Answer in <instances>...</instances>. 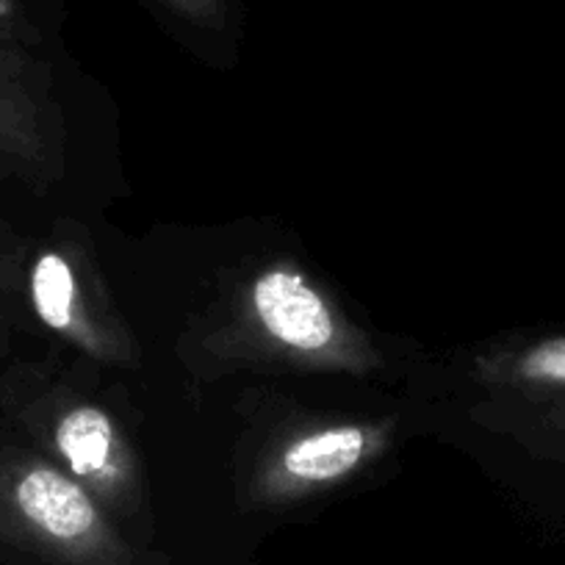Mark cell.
<instances>
[{
  "instance_id": "cell-5",
  "label": "cell",
  "mask_w": 565,
  "mask_h": 565,
  "mask_svg": "<svg viewBox=\"0 0 565 565\" xmlns=\"http://www.w3.org/2000/svg\"><path fill=\"white\" fill-rule=\"evenodd\" d=\"M34 306L42 322L53 330H67L73 322V302H75V280L70 264L56 253H47L36 260L34 277Z\"/></svg>"
},
{
  "instance_id": "cell-4",
  "label": "cell",
  "mask_w": 565,
  "mask_h": 565,
  "mask_svg": "<svg viewBox=\"0 0 565 565\" xmlns=\"http://www.w3.org/2000/svg\"><path fill=\"white\" fill-rule=\"evenodd\" d=\"M56 441L75 475H97L111 458V422L97 407H78L58 424Z\"/></svg>"
},
{
  "instance_id": "cell-1",
  "label": "cell",
  "mask_w": 565,
  "mask_h": 565,
  "mask_svg": "<svg viewBox=\"0 0 565 565\" xmlns=\"http://www.w3.org/2000/svg\"><path fill=\"white\" fill-rule=\"evenodd\" d=\"M253 300L266 330L297 350H322L333 339L328 308L295 271H266L255 282Z\"/></svg>"
},
{
  "instance_id": "cell-2",
  "label": "cell",
  "mask_w": 565,
  "mask_h": 565,
  "mask_svg": "<svg viewBox=\"0 0 565 565\" xmlns=\"http://www.w3.org/2000/svg\"><path fill=\"white\" fill-rule=\"evenodd\" d=\"M20 513L58 541H78L95 526V508L75 482L53 469H34L14 491Z\"/></svg>"
},
{
  "instance_id": "cell-6",
  "label": "cell",
  "mask_w": 565,
  "mask_h": 565,
  "mask_svg": "<svg viewBox=\"0 0 565 565\" xmlns=\"http://www.w3.org/2000/svg\"><path fill=\"white\" fill-rule=\"evenodd\" d=\"M12 12V3H9V0H0V18H3V14H9Z\"/></svg>"
},
{
  "instance_id": "cell-3",
  "label": "cell",
  "mask_w": 565,
  "mask_h": 565,
  "mask_svg": "<svg viewBox=\"0 0 565 565\" xmlns=\"http://www.w3.org/2000/svg\"><path fill=\"white\" fill-rule=\"evenodd\" d=\"M366 438L358 427H335L297 441L282 455L286 471L300 480H333L361 460Z\"/></svg>"
}]
</instances>
